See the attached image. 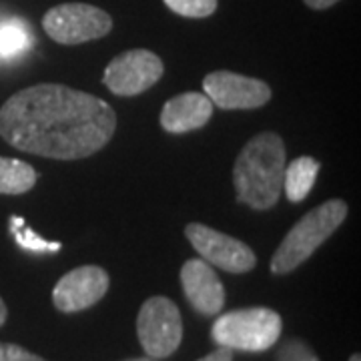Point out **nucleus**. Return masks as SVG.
<instances>
[{"label":"nucleus","instance_id":"obj_5","mask_svg":"<svg viewBox=\"0 0 361 361\" xmlns=\"http://www.w3.org/2000/svg\"><path fill=\"white\" fill-rule=\"evenodd\" d=\"M42 28L51 40L73 47L106 37L113 30V18L87 2H65L42 16Z\"/></svg>","mask_w":361,"mask_h":361},{"label":"nucleus","instance_id":"obj_4","mask_svg":"<svg viewBox=\"0 0 361 361\" xmlns=\"http://www.w3.org/2000/svg\"><path fill=\"white\" fill-rule=\"evenodd\" d=\"M283 331V322L277 311L267 307H247L221 315L213 323L211 337L219 348L239 351H267Z\"/></svg>","mask_w":361,"mask_h":361},{"label":"nucleus","instance_id":"obj_6","mask_svg":"<svg viewBox=\"0 0 361 361\" xmlns=\"http://www.w3.org/2000/svg\"><path fill=\"white\" fill-rule=\"evenodd\" d=\"M137 336L145 353L153 360L171 357L183 339L179 307L169 297H149L137 317Z\"/></svg>","mask_w":361,"mask_h":361},{"label":"nucleus","instance_id":"obj_13","mask_svg":"<svg viewBox=\"0 0 361 361\" xmlns=\"http://www.w3.org/2000/svg\"><path fill=\"white\" fill-rule=\"evenodd\" d=\"M319 161L313 157H297L285 165L283 191L291 203H301L311 193L315 179L319 175Z\"/></svg>","mask_w":361,"mask_h":361},{"label":"nucleus","instance_id":"obj_16","mask_svg":"<svg viewBox=\"0 0 361 361\" xmlns=\"http://www.w3.org/2000/svg\"><path fill=\"white\" fill-rule=\"evenodd\" d=\"M169 11L185 18H207L217 11L219 0H163Z\"/></svg>","mask_w":361,"mask_h":361},{"label":"nucleus","instance_id":"obj_8","mask_svg":"<svg viewBox=\"0 0 361 361\" xmlns=\"http://www.w3.org/2000/svg\"><path fill=\"white\" fill-rule=\"evenodd\" d=\"M185 235L203 261L227 273L239 275L255 269L257 265V257L251 247L231 235L215 231L203 223H189L185 227Z\"/></svg>","mask_w":361,"mask_h":361},{"label":"nucleus","instance_id":"obj_20","mask_svg":"<svg viewBox=\"0 0 361 361\" xmlns=\"http://www.w3.org/2000/svg\"><path fill=\"white\" fill-rule=\"evenodd\" d=\"M307 6H310L311 11H327V8H331L334 4H337L339 0H303Z\"/></svg>","mask_w":361,"mask_h":361},{"label":"nucleus","instance_id":"obj_7","mask_svg":"<svg viewBox=\"0 0 361 361\" xmlns=\"http://www.w3.org/2000/svg\"><path fill=\"white\" fill-rule=\"evenodd\" d=\"M165 73L163 61L147 49L121 52L104 68L103 82L116 97H137L157 85Z\"/></svg>","mask_w":361,"mask_h":361},{"label":"nucleus","instance_id":"obj_11","mask_svg":"<svg viewBox=\"0 0 361 361\" xmlns=\"http://www.w3.org/2000/svg\"><path fill=\"white\" fill-rule=\"evenodd\" d=\"M180 285L187 301L201 315H217L225 307V287L203 259H189L180 267Z\"/></svg>","mask_w":361,"mask_h":361},{"label":"nucleus","instance_id":"obj_18","mask_svg":"<svg viewBox=\"0 0 361 361\" xmlns=\"http://www.w3.org/2000/svg\"><path fill=\"white\" fill-rule=\"evenodd\" d=\"M0 361H47L16 343H0Z\"/></svg>","mask_w":361,"mask_h":361},{"label":"nucleus","instance_id":"obj_14","mask_svg":"<svg viewBox=\"0 0 361 361\" xmlns=\"http://www.w3.org/2000/svg\"><path fill=\"white\" fill-rule=\"evenodd\" d=\"M35 42V35L25 20L20 18H2L0 20V61H14L26 54Z\"/></svg>","mask_w":361,"mask_h":361},{"label":"nucleus","instance_id":"obj_1","mask_svg":"<svg viewBox=\"0 0 361 361\" xmlns=\"http://www.w3.org/2000/svg\"><path fill=\"white\" fill-rule=\"evenodd\" d=\"M115 129L116 115L106 101L56 82L18 90L0 106V137L47 159H87L111 142Z\"/></svg>","mask_w":361,"mask_h":361},{"label":"nucleus","instance_id":"obj_2","mask_svg":"<svg viewBox=\"0 0 361 361\" xmlns=\"http://www.w3.org/2000/svg\"><path fill=\"white\" fill-rule=\"evenodd\" d=\"M285 142L277 133H259L241 149L233 167L237 201L253 211H269L283 193Z\"/></svg>","mask_w":361,"mask_h":361},{"label":"nucleus","instance_id":"obj_21","mask_svg":"<svg viewBox=\"0 0 361 361\" xmlns=\"http://www.w3.org/2000/svg\"><path fill=\"white\" fill-rule=\"evenodd\" d=\"M6 317H8V310H6V305H4V301L0 297V327L6 323Z\"/></svg>","mask_w":361,"mask_h":361},{"label":"nucleus","instance_id":"obj_23","mask_svg":"<svg viewBox=\"0 0 361 361\" xmlns=\"http://www.w3.org/2000/svg\"><path fill=\"white\" fill-rule=\"evenodd\" d=\"M129 361H155L153 357H141V360H129Z\"/></svg>","mask_w":361,"mask_h":361},{"label":"nucleus","instance_id":"obj_22","mask_svg":"<svg viewBox=\"0 0 361 361\" xmlns=\"http://www.w3.org/2000/svg\"><path fill=\"white\" fill-rule=\"evenodd\" d=\"M349 361H361L360 353H355V355H351V357H349Z\"/></svg>","mask_w":361,"mask_h":361},{"label":"nucleus","instance_id":"obj_10","mask_svg":"<svg viewBox=\"0 0 361 361\" xmlns=\"http://www.w3.org/2000/svg\"><path fill=\"white\" fill-rule=\"evenodd\" d=\"M109 273L97 265L68 271L52 289V303L63 313H78L97 305L109 291Z\"/></svg>","mask_w":361,"mask_h":361},{"label":"nucleus","instance_id":"obj_19","mask_svg":"<svg viewBox=\"0 0 361 361\" xmlns=\"http://www.w3.org/2000/svg\"><path fill=\"white\" fill-rule=\"evenodd\" d=\"M199 361H233V349L229 348L215 349V351H211L209 355L201 357Z\"/></svg>","mask_w":361,"mask_h":361},{"label":"nucleus","instance_id":"obj_15","mask_svg":"<svg viewBox=\"0 0 361 361\" xmlns=\"http://www.w3.org/2000/svg\"><path fill=\"white\" fill-rule=\"evenodd\" d=\"M37 185V171L18 159L0 157V195L28 193Z\"/></svg>","mask_w":361,"mask_h":361},{"label":"nucleus","instance_id":"obj_9","mask_svg":"<svg viewBox=\"0 0 361 361\" xmlns=\"http://www.w3.org/2000/svg\"><path fill=\"white\" fill-rule=\"evenodd\" d=\"M203 90L213 106L223 111L259 109L271 101V87L265 80L237 75L231 71H215L203 78Z\"/></svg>","mask_w":361,"mask_h":361},{"label":"nucleus","instance_id":"obj_17","mask_svg":"<svg viewBox=\"0 0 361 361\" xmlns=\"http://www.w3.org/2000/svg\"><path fill=\"white\" fill-rule=\"evenodd\" d=\"M277 361H319V357L305 341L287 339L277 351Z\"/></svg>","mask_w":361,"mask_h":361},{"label":"nucleus","instance_id":"obj_3","mask_svg":"<svg viewBox=\"0 0 361 361\" xmlns=\"http://www.w3.org/2000/svg\"><path fill=\"white\" fill-rule=\"evenodd\" d=\"M349 207L341 199H329L311 209L289 229L271 257V273L287 275L303 265L348 219Z\"/></svg>","mask_w":361,"mask_h":361},{"label":"nucleus","instance_id":"obj_12","mask_svg":"<svg viewBox=\"0 0 361 361\" xmlns=\"http://www.w3.org/2000/svg\"><path fill=\"white\" fill-rule=\"evenodd\" d=\"M213 116V103L205 92H183L169 99L159 123L171 135H183L203 129Z\"/></svg>","mask_w":361,"mask_h":361}]
</instances>
